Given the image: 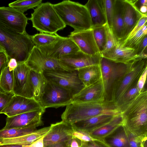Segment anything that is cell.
Listing matches in <instances>:
<instances>
[{
	"label": "cell",
	"instance_id": "836d02e7",
	"mask_svg": "<svg viewBox=\"0 0 147 147\" xmlns=\"http://www.w3.org/2000/svg\"><path fill=\"white\" fill-rule=\"evenodd\" d=\"M61 36L57 34H52L41 33L32 36V38L35 46L39 48L53 42L59 39Z\"/></svg>",
	"mask_w": 147,
	"mask_h": 147
},
{
	"label": "cell",
	"instance_id": "f1b7e54d",
	"mask_svg": "<svg viewBox=\"0 0 147 147\" xmlns=\"http://www.w3.org/2000/svg\"><path fill=\"white\" fill-rule=\"evenodd\" d=\"M139 78L127 90L115 104L120 113L142 92L140 90L138 85Z\"/></svg>",
	"mask_w": 147,
	"mask_h": 147
},
{
	"label": "cell",
	"instance_id": "2e32d148",
	"mask_svg": "<svg viewBox=\"0 0 147 147\" xmlns=\"http://www.w3.org/2000/svg\"><path fill=\"white\" fill-rule=\"evenodd\" d=\"M45 111V109H42L11 117H7L5 125L3 129L22 127L31 125H42L43 123L42 117Z\"/></svg>",
	"mask_w": 147,
	"mask_h": 147
},
{
	"label": "cell",
	"instance_id": "d6986e66",
	"mask_svg": "<svg viewBox=\"0 0 147 147\" xmlns=\"http://www.w3.org/2000/svg\"><path fill=\"white\" fill-rule=\"evenodd\" d=\"M104 101V90L101 78L95 83L85 87L78 93L74 96L72 103H91Z\"/></svg>",
	"mask_w": 147,
	"mask_h": 147
},
{
	"label": "cell",
	"instance_id": "9c48e42d",
	"mask_svg": "<svg viewBox=\"0 0 147 147\" xmlns=\"http://www.w3.org/2000/svg\"><path fill=\"white\" fill-rule=\"evenodd\" d=\"M25 63L31 70L38 73L50 71H73L63 65L59 60L45 55L35 46Z\"/></svg>",
	"mask_w": 147,
	"mask_h": 147
},
{
	"label": "cell",
	"instance_id": "60d3db41",
	"mask_svg": "<svg viewBox=\"0 0 147 147\" xmlns=\"http://www.w3.org/2000/svg\"><path fill=\"white\" fill-rule=\"evenodd\" d=\"M14 94L0 91V114L10 102Z\"/></svg>",
	"mask_w": 147,
	"mask_h": 147
},
{
	"label": "cell",
	"instance_id": "4fadbf2b",
	"mask_svg": "<svg viewBox=\"0 0 147 147\" xmlns=\"http://www.w3.org/2000/svg\"><path fill=\"white\" fill-rule=\"evenodd\" d=\"M102 57L100 53L90 55L79 50L62 57L59 61L64 66L74 71L90 66L99 65Z\"/></svg>",
	"mask_w": 147,
	"mask_h": 147
},
{
	"label": "cell",
	"instance_id": "44dd1931",
	"mask_svg": "<svg viewBox=\"0 0 147 147\" xmlns=\"http://www.w3.org/2000/svg\"><path fill=\"white\" fill-rule=\"evenodd\" d=\"M102 56L114 62L126 64L139 59L147 58V56L137 55L135 53L134 49L123 47L118 39L113 49Z\"/></svg>",
	"mask_w": 147,
	"mask_h": 147
},
{
	"label": "cell",
	"instance_id": "7bdbcfd3",
	"mask_svg": "<svg viewBox=\"0 0 147 147\" xmlns=\"http://www.w3.org/2000/svg\"><path fill=\"white\" fill-rule=\"evenodd\" d=\"M80 147H110L105 140L101 141L84 142L81 141Z\"/></svg>",
	"mask_w": 147,
	"mask_h": 147
},
{
	"label": "cell",
	"instance_id": "3957f363",
	"mask_svg": "<svg viewBox=\"0 0 147 147\" xmlns=\"http://www.w3.org/2000/svg\"><path fill=\"white\" fill-rule=\"evenodd\" d=\"M32 36L27 32L20 34L8 30L0 25V45L9 59H16L18 64L25 63L35 46Z\"/></svg>",
	"mask_w": 147,
	"mask_h": 147
},
{
	"label": "cell",
	"instance_id": "d4e9b609",
	"mask_svg": "<svg viewBox=\"0 0 147 147\" xmlns=\"http://www.w3.org/2000/svg\"><path fill=\"white\" fill-rule=\"evenodd\" d=\"M77 70L79 78L85 87L95 83L101 78L99 65L86 67Z\"/></svg>",
	"mask_w": 147,
	"mask_h": 147
},
{
	"label": "cell",
	"instance_id": "bcb514c9",
	"mask_svg": "<svg viewBox=\"0 0 147 147\" xmlns=\"http://www.w3.org/2000/svg\"><path fill=\"white\" fill-rule=\"evenodd\" d=\"M45 136H43L30 144L23 145L22 147H44L43 139Z\"/></svg>",
	"mask_w": 147,
	"mask_h": 147
},
{
	"label": "cell",
	"instance_id": "816d5d0a",
	"mask_svg": "<svg viewBox=\"0 0 147 147\" xmlns=\"http://www.w3.org/2000/svg\"><path fill=\"white\" fill-rule=\"evenodd\" d=\"M22 146L15 144H0V147H22Z\"/></svg>",
	"mask_w": 147,
	"mask_h": 147
},
{
	"label": "cell",
	"instance_id": "8992f818",
	"mask_svg": "<svg viewBox=\"0 0 147 147\" xmlns=\"http://www.w3.org/2000/svg\"><path fill=\"white\" fill-rule=\"evenodd\" d=\"M130 64L116 62L102 56L99 65L104 90L105 101L112 102L114 87L119 80L125 73Z\"/></svg>",
	"mask_w": 147,
	"mask_h": 147
},
{
	"label": "cell",
	"instance_id": "7a4b0ae2",
	"mask_svg": "<svg viewBox=\"0 0 147 147\" xmlns=\"http://www.w3.org/2000/svg\"><path fill=\"white\" fill-rule=\"evenodd\" d=\"M122 126L138 135H147V90L142 92L121 113Z\"/></svg>",
	"mask_w": 147,
	"mask_h": 147
},
{
	"label": "cell",
	"instance_id": "f907efd6",
	"mask_svg": "<svg viewBox=\"0 0 147 147\" xmlns=\"http://www.w3.org/2000/svg\"><path fill=\"white\" fill-rule=\"evenodd\" d=\"M45 147H68L66 142L55 144L47 146Z\"/></svg>",
	"mask_w": 147,
	"mask_h": 147
},
{
	"label": "cell",
	"instance_id": "e575fe53",
	"mask_svg": "<svg viewBox=\"0 0 147 147\" xmlns=\"http://www.w3.org/2000/svg\"><path fill=\"white\" fill-rule=\"evenodd\" d=\"M42 1V0H18L9 3L8 6L24 13L29 9L37 7Z\"/></svg>",
	"mask_w": 147,
	"mask_h": 147
},
{
	"label": "cell",
	"instance_id": "db71d44e",
	"mask_svg": "<svg viewBox=\"0 0 147 147\" xmlns=\"http://www.w3.org/2000/svg\"><path fill=\"white\" fill-rule=\"evenodd\" d=\"M0 52H4L5 53L4 49L1 45H0Z\"/></svg>",
	"mask_w": 147,
	"mask_h": 147
},
{
	"label": "cell",
	"instance_id": "4dcf8cb0",
	"mask_svg": "<svg viewBox=\"0 0 147 147\" xmlns=\"http://www.w3.org/2000/svg\"><path fill=\"white\" fill-rule=\"evenodd\" d=\"M38 127L37 125H31L22 127L2 129L0 130V138H12L24 136L36 130Z\"/></svg>",
	"mask_w": 147,
	"mask_h": 147
},
{
	"label": "cell",
	"instance_id": "7c38bea8",
	"mask_svg": "<svg viewBox=\"0 0 147 147\" xmlns=\"http://www.w3.org/2000/svg\"><path fill=\"white\" fill-rule=\"evenodd\" d=\"M31 70L25 63H18L13 70V93L14 95L33 98L32 88L30 76Z\"/></svg>",
	"mask_w": 147,
	"mask_h": 147
},
{
	"label": "cell",
	"instance_id": "603a6c76",
	"mask_svg": "<svg viewBox=\"0 0 147 147\" xmlns=\"http://www.w3.org/2000/svg\"><path fill=\"white\" fill-rule=\"evenodd\" d=\"M84 5L88 11L92 28L107 24L104 0H89Z\"/></svg>",
	"mask_w": 147,
	"mask_h": 147
},
{
	"label": "cell",
	"instance_id": "f6af8a7d",
	"mask_svg": "<svg viewBox=\"0 0 147 147\" xmlns=\"http://www.w3.org/2000/svg\"><path fill=\"white\" fill-rule=\"evenodd\" d=\"M9 59L5 52H0V76L3 69L7 65Z\"/></svg>",
	"mask_w": 147,
	"mask_h": 147
},
{
	"label": "cell",
	"instance_id": "f35d334b",
	"mask_svg": "<svg viewBox=\"0 0 147 147\" xmlns=\"http://www.w3.org/2000/svg\"><path fill=\"white\" fill-rule=\"evenodd\" d=\"M74 128L72 136L80 141L84 142L94 141H101L104 140L94 138L86 131L84 130Z\"/></svg>",
	"mask_w": 147,
	"mask_h": 147
},
{
	"label": "cell",
	"instance_id": "484cf974",
	"mask_svg": "<svg viewBox=\"0 0 147 147\" xmlns=\"http://www.w3.org/2000/svg\"><path fill=\"white\" fill-rule=\"evenodd\" d=\"M30 76L32 88L33 98L40 104L47 80L43 73L37 72L32 70Z\"/></svg>",
	"mask_w": 147,
	"mask_h": 147
},
{
	"label": "cell",
	"instance_id": "1f68e13d",
	"mask_svg": "<svg viewBox=\"0 0 147 147\" xmlns=\"http://www.w3.org/2000/svg\"><path fill=\"white\" fill-rule=\"evenodd\" d=\"M13 71H10L7 65L0 76V91L13 94Z\"/></svg>",
	"mask_w": 147,
	"mask_h": 147
},
{
	"label": "cell",
	"instance_id": "c3c4849f",
	"mask_svg": "<svg viewBox=\"0 0 147 147\" xmlns=\"http://www.w3.org/2000/svg\"><path fill=\"white\" fill-rule=\"evenodd\" d=\"M18 63L16 60L13 58L9 59L7 66L10 71H13L17 67Z\"/></svg>",
	"mask_w": 147,
	"mask_h": 147
},
{
	"label": "cell",
	"instance_id": "d6a6232c",
	"mask_svg": "<svg viewBox=\"0 0 147 147\" xmlns=\"http://www.w3.org/2000/svg\"><path fill=\"white\" fill-rule=\"evenodd\" d=\"M147 23L132 37L125 39L122 43L124 47L135 49L147 36Z\"/></svg>",
	"mask_w": 147,
	"mask_h": 147
},
{
	"label": "cell",
	"instance_id": "cb8c5ba5",
	"mask_svg": "<svg viewBox=\"0 0 147 147\" xmlns=\"http://www.w3.org/2000/svg\"><path fill=\"white\" fill-rule=\"evenodd\" d=\"M51 128L50 125L36 129L31 133L19 137L9 138H0V144L28 145L45 135L50 131Z\"/></svg>",
	"mask_w": 147,
	"mask_h": 147
},
{
	"label": "cell",
	"instance_id": "ab89813d",
	"mask_svg": "<svg viewBox=\"0 0 147 147\" xmlns=\"http://www.w3.org/2000/svg\"><path fill=\"white\" fill-rule=\"evenodd\" d=\"M115 0H104L107 24L112 28Z\"/></svg>",
	"mask_w": 147,
	"mask_h": 147
},
{
	"label": "cell",
	"instance_id": "4316f807",
	"mask_svg": "<svg viewBox=\"0 0 147 147\" xmlns=\"http://www.w3.org/2000/svg\"><path fill=\"white\" fill-rule=\"evenodd\" d=\"M115 115H103L76 122L71 125L75 129L88 131L111 120Z\"/></svg>",
	"mask_w": 147,
	"mask_h": 147
},
{
	"label": "cell",
	"instance_id": "7dc6e473",
	"mask_svg": "<svg viewBox=\"0 0 147 147\" xmlns=\"http://www.w3.org/2000/svg\"><path fill=\"white\" fill-rule=\"evenodd\" d=\"M66 143L68 147H80L81 146V141L73 137Z\"/></svg>",
	"mask_w": 147,
	"mask_h": 147
},
{
	"label": "cell",
	"instance_id": "83f0119b",
	"mask_svg": "<svg viewBox=\"0 0 147 147\" xmlns=\"http://www.w3.org/2000/svg\"><path fill=\"white\" fill-rule=\"evenodd\" d=\"M123 0H115L112 29L119 40H121L123 24Z\"/></svg>",
	"mask_w": 147,
	"mask_h": 147
},
{
	"label": "cell",
	"instance_id": "b9f144b4",
	"mask_svg": "<svg viewBox=\"0 0 147 147\" xmlns=\"http://www.w3.org/2000/svg\"><path fill=\"white\" fill-rule=\"evenodd\" d=\"M147 15H145L142 17L139 21L137 24L128 35L125 39H129L132 37L146 23H147Z\"/></svg>",
	"mask_w": 147,
	"mask_h": 147
},
{
	"label": "cell",
	"instance_id": "52a82bcc",
	"mask_svg": "<svg viewBox=\"0 0 147 147\" xmlns=\"http://www.w3.org/2000/svg\"><path fill=\"white\" fill-rule=\"evenodd\" d=\"M147 58L136 60L129 65L125 73L116 83L112 95L111 101L115 105L120 98L140 77L147 67Z\"/></svg>",
	"mask_w": 147,
	"mask_h": 147
},
{
	"label": "cell",
	"instance_id": "277c9868",
	"mask_svg": "<svg viewBox=\"0 0 147 147\" xmlns=\"http://www.w3.org/2000/svg\"><path fill=\"white\" fill-rule=\"evenodd\" d=\"M53 6L66 26H71L74 30L92 28L89 13L85 5L67 0L53 4Z\"/></svg>",
	"mask_w": 147,
	"mask_h": 147
},
{
	"label": "cell",
	"instance_id": "30bf717a",
	"mask_svg": "<svg viewBox=\"0 0 147 147\" xmlns=\"http://www.w3.org/2000/svg\"><path fill=\"white\" fill-rule=\"evenodd\" d=\"M43 74L47 80L69 91L74 96L85 87L79 78L77 70L70 72L50 71Z\"/></svg>",
	"mask_w": 147,
	"mask_h": 147
},
{
	"label": "cell",
	"instance_id": "9a60e30c",
	"mask_svg": "<svg viewBox=\"0 0 147 147\" xmlns=\"http://www.w3.org/2000/svg\"><path fill=\"white\" fill-rule=\"evenodd\" d=\"M42 109L40 104L33 98L14 95L1 113L11 117Z\"/></svg>",
	"mask_w": 147,
	"mask_h": 147
},
{
	"label": "cell",
	"instance_id": "f5cc1de1",
	"mask_svg": "<svg viewBox=\"0 0 147 147\" xmlns=\"http://www.w3.org/2000/svg\"><path fill=\"white\" fill-rule=\"evenodd\" d=\"M139 11L142 13L147 15V7L146 6H142L140 7Z\"/></svg>",
	"mask_w": 147,
	"mask_h": 147
},
{
	"label": "cell",
	"instance_id": "5b68a950",
	"mask_svg": "<svg viewBox=\"0 0 147 147\" xmlns=\"http://www.w3.org/2000/svg\"><path fill=\"white\" fill-rule=\"evenodd\" d=\"M30 20L32 27L41 33L55 34L66 25L50 2L42 3L34 9Z\"/></svg>",
	"mask_w": 147,
	"mask_h": 147
},
{
	"label": "cell",
	"instance_id": "681fc988",
	"mask_svg": "<svg viewBox=\"0 0 147 147\" xmlns=\"http://www.w3.org/2000/svg\"><path fill=\"white\" fill-rule=\"evenodd\" d=\"M132 1L135 7L139 10L140 8L142 6H147V0H132Z\"/></svg>",
	"mask_w": 147,
	"mask_h": 147
},
{
	"label": "cell",
	"instance_id": "ffe728a7",
	"mask_svg": "<svg viewBox=\"0 0 147 147\" xmlns=\"http://www.w3.org/2000/svg\"><path fill=\"white\" fill-rule=\"evenodd\" d=\"M123 24L121 37L122 43L127 38L140 19L145 15L135 7L132 0H123Z\"/></svg>",
	"mask_w": 147,
	"mask_h": 147
},
{
	"label": "cell",
	"instance_id": "5bb4252c",
	"mask_svg": "<svg viewBox=\"0 0 147 147\" xmlns=\"http://www.w3.org/2000/svg\"><path fill=\"white\" fill-rule=\"evenodd\" d=\"M38 48L47 56L59 60L63 56L80 50L69 38L62 36L48 45Z\"/></svg>",
	"mask_w": 147,
	"mask_h": 147
},
{
	"label": "cell",
	"instance_id": "7402d4cb",
	"mask_svg": "<svg viewBox=\"0 0 147 147\" xmlns=\"http://www.w3.org/2000/svg\"><path fill=\"white\" fill-rule=\"evenodd\" d=\"M122 126L121 113L114 116L109 121L86 131L94 138L104 140Z\"/></svg>",
	"mask_w": 147,
	"mask_h": 147
},
{
	"label": "cell",
	"instance_id": "6da1fadb",
	"mask_svg": "<svg viewBox=\"0 0 147 147\" xmlns=\"http://www.w3.org/2000/svg\"><path fill=\"white\" fill-rule=\"evenodd\" d=\"M113 102L104 101L91 103H72L67 106L61 115L62 121L71 125L78 121L103 115H115L120 114Z\"/></svg>",
	"mask_w": 147,
	"mask_h": 147
},
{
	"label": "cell",
	"instance_id": "ee69618b",
	"mask_svg": "<svg viewBox=\"0 0 147 147\" xmlns=\"http://www.w3.org/2000/svg\"><path fill=\"white\" fill-rule=\"evenodd\" d=\"M147 73V67L144 70L140 77L138 83V87L140 90L142 92L147 90L145 87L146 83V75Z\"/></svg>",
	"mask_w": 147,
	"mask_h": 147
},
{
	"label": "cell",
	"instance_id": "ba28073f",
	"mask_svg": "<svg viewBox=\"0 0 147 147\" xmlns=\"http://www.w3.org/2000/svg\"><path fill=\"white\" fill-rule=\"evenodd\" d=\"M73 96L69 91L47 80L40 104L45 109L66 106L72 103Z\"/></svg>",
	"mask_w": 147,
	"mask_h": 147
},
{
	"label": "cell",
	"instance_id": "e0dca14e",
	"mask_svg": "<svg viewBox=\"0 0 147 147\" xmlns=\"http://www.w3.org/2000/svg\"><path fill=\"white\" fill-rule=\"evenodd\" d=\"M84 53L92 55L100 53L94 38L92 28L86 30H74L68 35Z\"/></svg>",
	"mask_w": 147,
	"mask_h": 147
},
{
	"label": "cell",
	"instance_id": "ac0fdd59",
	"mask_svg": "<svg viewBox=\"0 0 147 147\" xmlns=\"http://www.w3.org/2000/svg\"><path fill=\"white\" fill-rule=\"evenodd\" d=\"M50 131L44 136V147L51 145L66 142L72 137V126L63 121L51 125Z\"/></svg>",
	"mask_w": 147,
	"mask_h": 147
},
{
	"label": "cell",
	"instance_id": "d590c367",
	"mask_svg": "<svg viewBox=\"0 0 147 147\" xmlns=\"http://www.w3.org/2000/svg\"><path fill=\"white\" fill-rule=\"evenodd\" d=\"M92 28L95 42L101 53L106 43V35L105 26H97Z\"/></svg>",
	"mask_w": 147,
	"mask_h": 147
},
{
	"label": "cell",
	"instance_id": "8fae6325",
	"mask_svg": "<svg viewBox=\"0 0 147 147\" xmlns=\"http://www.w3.org/2000/svg\"><path fill=\"white\" fill-rule=\"evenodd\" d=\"M28 20L24 13L13 8L0 7V25L9 30L20 34L26 33Z\"/></svg>",
	"mask_w": 147,
	"mask_h": 147
},
{
	"label": "cell",
	"instance_id": "f546056e",
	"mask_svg": "<svg viewBox=\"0 0 147 147\" xmlns=\"http://www.w3.org/2000/svg\"><path fill=\"white\" fill-rule=\"evenodd\" d=\"M117 131L105 139L107 144L110 147H130L125 128L122 126Z\"/></svg>",
	"mask_w": 147,
	"mask_h": 147
},
{
	"label": "cell",
	"instance_id": "11a10c76",
	"mask_svg": "<svg viewBox=\"0 0 147 147\" xmlns=\"http://www.w3.org/2000/svg\"><path fill=\"white\" fill-rule=\"evenodd\" d=\"M146 141H147V140H146ZM146 141H145V142H144V143H143L142 144V145L141 146V147H144V143H145V142H146Z\"/></svg>",
	"mask_w": 147,
	"mask_h": 147
},
{
	"label": "cell",
	"instance_id": "8d00e7d4",
	"mask_svg": "<svg viewBox=\"0 0 147 147\" xmlns=\"http://www.w3.org/2000/svg\"><path fill=\"white\" fill-rule=\"evenodd\" d=\"M104 26L106 35V43L104 49L101 53L102 56L109 53L113 49L117 39L111 28L109 27L107 24Z\"/></svg>",
	"mask_w": 147,
	"mask_h": 147
},
{
	"label": "cell",
	"instance_id": "74e56055",
	"mask_svg": "<svg viewBox=\"0 0 147 147\" xmlns=\"http://www.w3.org/2000/svg\"><path fill=\"white\" fill-rule=\"evenodd\" d=\"M126 130L130 147H141L142 144L147 140V135H138Z\"/></svg>",
	"mask_w": 147,
	"mask_h": 147
}]
</instances>
